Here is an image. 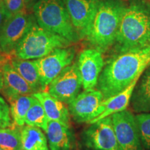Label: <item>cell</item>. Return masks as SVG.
Wrapping results in <instances>:
<instances>
[{
  "label": "cell",
  "mask_w": 150,
  "mask_h": 150,
  "mask_svg": "<svg viewBox=\"0 0 150 150\" xmlns=\"http://www.w3.org/2000/svg\"><path fill=\"white\" fill-rule=\"evenodd\" d=\"M150 65V45L120 52L110 59L99 75L97 90L104 100L125 91Z\"/></svg>",
  "instance_id": "1"
},
{
  "label": "cell",
  "mask_w": 150,
  "mask_h": 150,
  "mask_svg": "<svg viewBox=\"0 0 150 150\" xmlns=\"http://www.w3.org/2000/svg\"><path fill=\"white\" fill-rule=\"evenodd\" d=\"M115 42L119 52L150 45V4L134 0L125 7Z\"/></svg>",
  "instance_id": "2"
},
{
  "label": "cell",
  "mask_w": 150,
  "mask_h": 150,
  "mask_svg": "<svg viewBox=\"0 0 150 150\" xmlns=\"http://www.w3.org/2000/svg\"><path fill=\"white\" fill-rule=\"evenodd\" d=\"M125 7L120 1L101 0L86 37L95 49L103 52L115 42Z\"/></svg>",
  "instance_id": "3"
},
{
  "label": "cell",
  "mask_w": 150,
  "mask_h": 150,
  "mask_svg": "<svg viewBox=\"0 0 150 150\" xmlns=\"http://www.w3.org/2000/svg\"><path fill=\"white\" fill-rule=\"evenodd\" d=\"M38 25L71 43L79 40L64 4L61 0H40L33 7Z\"/></svg>",
  "instance_id": "4"
},
{
  "label": "cell",
  "mask_w": 150,
  "mask_h": 150,
  "mask_svg": "<svg viewBox=\"0 0 150 150\" xmlns=\"http://www.w3.org/2000/svg\"><path fill=\"white\" fill-rule=\"evenodd\" d=\"M71 42L33 23L19 42L14 51L16 57L24 60L38 59L56 48L67 47Z\"/></svg>",
  "instance_id": "5"
},
{
  "label": "cell",
  "mask_w": 150,
  "mask_h": 150,
  "mask_svg": "<svg viewBox=\"0 0 150 150\" xmlns=\"http://www.w3.org/2000/svg\"><path fill=\"white\" fill-rule=\"evenodd\" d=\"M74 56V49L67 47L56 48L48 55L35 59L42 91L50 85L63 69L71 65Z\"/></svg>",
  "instance_id": "6"
},
{
  "label": "cell",
  "mask_w": 150,
  "mask_h": 150,
  "mask_svg": "<svg viewBox=\"0 0 150 150\" xmlns=\"http://www.w3.org/2000/svg\"><path fill=\"white\" fill-rule=\"evenodd\" d=\"M111 116L119 150H142L135 116L128 110Z\"/></svg>",
  "instance_id": "7"
},
{
  "label": "cell",
  "mask_w": 150,
  "mask_h": 150,
  "mask_svg": "<svg viewBox=\"0 0 150 150\" xmlns=\"http://www.w3.org/2000/svg\"><path fill=\"white\" fill-rule=\"evenodd\" d=\"M49 86L50 95L68 104L79 94L83 87L77 63L71 64L63 69Z\"/></svg>",
  "instance_id": "8"
},
{
  "label": "cell",
  "mask_w": 150,
  "mask_h": 150,
  "mask_svg": "<svg viewBox=\"0 0 150 150\" xmlns=\"http://www.w3.org/2000/svg\"><path fill=\"white\" fill-rule=\"evenodd\" d=\"M103 100V95L99 90L84 91L69 103V112L77 122L89 123L102 112L100 106Z\"/></svg>",
  "instance_id": "9"
},
{
  "label": "cell",
  "mask_w": 150,
  "mask_h": 150,
  "mask_svg": "<svg viewBox=\"0 0 150 150\" xmlns=\"http://www.w3.org/2000/svg\"><path fill=\"white\" fill-rule=\"evenodd\" d=\"M101 0H63L80 39L87 37Z\"/></svg>",
  "instance_id": "10"
},
{
  "label": "cell",
  "mask_w": 150,
  "mask_h": 150,
  "mask_svg": "<svg viewBox=\"0 0 150 150\" xmlns=\"http://www.w3.org/2000/svg\"><path fill=\"white\" fill-rule=\"evenodd\" d=\"M86 145L94 150H119L111 116L91 124L83 132Z\"/></svg>",
  "instance_id": "11"
},
{
  "label": "cell",
  "mask_w": 150,
  "mask_h": 150,
  "mask_svg": "<svg viewBox=\"0 0 150 150\" xmlns=\"http://www.w3.org/2000/svg\"><path fill=\"white\" fill-rule=\"evenodd\" d=\"M33 24L24 11L14 15L6 21L0 30V47L6 53H14L16 47Z\"/></svg>",
  "instance_id": "12"
},
{
  "label": "cell",
  "mask_w": 150,
  "mask_h": 150,
  "mask_svg": "<svg viewBox=\"0 0 150 150\" xmlns=\"http://www.w3.org/2000/svg\"><path fill=\"white\" fill-rule=\"evenodd\" d=\"M77 66L84 91L94 89L104 66L102 52L95 48L82 51L79 56Z\"/></svg>",
  "instance_id": "13"
},
{
  "label": "cell",
  "mask_w": 150,
  "mask_h": 150,
  "mask_svg": "<svg viewBox=\"0 0 150 150\" xmlns=\"http://www.w3.org/2000/svg\"><path fill=\"white\" fill-rule=\"evenodd\" d=\"M1 79V88H3L5 96L8 101L20 95H33L34 93L31 86L13 67L10 62L2 66Z\"/></svg>",
  "instance_id": "14"
},
{
  "label": "cell",
  "mask_w": 150,
  "mask_h": 150,
  "mask_svg": "<svg viewBox=\"0 0 150 150\" xmlns=\"http://www.w3.org/2000/svg\"><path fill=\"white\" fill-rule=\"evenodd\" d=\"M33 95L42 104L49 121L58 122L70 127V114L65 103L47 92H38L33 93Z\"/></svg>",
  "instance_id": "15"
},
{
  "label": "cell",
  "mask_w": 150,
  "mask_h": 150,
  "mask_svg": "<svg viewBox=\"0 0 150 150\" xmlns=\"http://www.w3.org/2000/svg\"><path fill=\"white\" fill-rule=\"evenodd\" d=\"M140 76H141L137 77L134 81V82L129 87H127L125 91L118 93L115 96L103 101L100 106L102 112L99 116H97L96 118L90 122L89 124L91 125V124L96 122L104 119L105 117L112 115V114L126 110L131 101L135 86L137 84L138 81L140 79Z\"/></svg>",
  "instance_id": "16"
},
{
  "label": "cell",
  "mask_w": 150,
  "mask_h": 150,
  "mask_svg": "<svg viewBox=\"0 0 150 150\" xmlns=\"http://www.w3.org/2000/svg\"><path fill=\"white\" fill-rule=\"evenodd\" d=\"M50 150H72L73 136L69 127L55 121H49L46 130Z\"/></svg>",
  "instance_id": "17"
},
{
  "label": "cell",
  "mask_w": 150,
  "mask_h": 150,
  "mask_svg": "<svg viewBox=\"0 0 150 150\" xmlns=\"http://www.w3.org/2000/svg\"><path fill=\"white\" fill-rule=\"evenodd\" d=\"M140 77V82L136 85L131 96V106L136 112H150V65Z\"/></svg>",
  "instance_id": "18"
},
{
  "label": "cell",
  "mask_w": 150,
  "mask_h": 150,
  "mask_svg": "<svg viewBox=\"0 0 150 150\" xmlns=\"http://www.w3.org/2000/svg\"><path fill=\"white\" fill-rule=\"evenodd\" d=\"M10 63L15 70L29 83L34 93L42 91L35 60H24L14 57Z\"/></svg>",
  "instance_id": "19"
},
{
  "label": "cell",
  "mask_w": 150,
  "mask_h": 150,
  "mask_svg": "<svg viewBox=\"0 0 150 150\" xmlns=\"http://www.w3.org/2000/svg\"><path fill=\"white\" fill-rule=\"evenodd\" d=\"M20 132L22 150H50L47 136L40 128L22 126Z\"/></svg>",
  "instance_id": "20"
},
{
  "label": "cell",
  "mask_w": 150,
  "mask_h": 150,
  "mask_svg": "<svg viewBox=\"0 0 150 150\" xmlns=\"http://www.w3.org/2000/svg\"><path fill=\"white\" fill-rule=\"evenodd\" d=\"M36 98L33 95H23L17 96L9 100L11 118L17 126L22 127L25 124V117Z\"/></svg>",
  "instance_id": "21"
},
{
  "label": "cell",
  "mask_w": 150,
  "mask_h": 150,
  "mask_svg": "<svg viewBox=\"0 0 150 150\" xmlns=\"http://www.w3.org/2000/svg\"><path fill=\"white\" fill-rule=\"evenodd\" d=\"M0 148L4 150H22L20 130L13 126L0 128Z\"/></svg>",
  "instance_id": "22"
},
{
  "label": "cell",
  "mask_w": 150,
  "mask_h": 150,
  "mask_svg": "<svg viewBox=\"0 0 150 150\" xmlns=\"http://www.w3.org/2000/svg\"><path fill=\"white\" fill-rule=\"evenodd\" d=\"M49 120L42 104L36 99L28 110L25 117V124L29 126L38 127L45 131L47 129Z\"/></svg>",
  "instance_id": "23"
},
{
  "label": "cell",
  "mask_w": 150,
  "mask_h": 150,
  "mask_svg": "<svg viewBox=\"0 0 150 150\" xmlns=\"http://www.w3.org/2000/svg\"><path fill=\"white\" fill-rule=\"evenodd\" d=\"M135 118L142 147L150 150V112H142Z\"/></svg>",
  "instance_id": "24"
},
{
  "label": "cell",
  "mask_w": 150,
  "mask_h": 150,
  "mask_svg": "<svg viewBox=\"0 0 150 150\" xmlns=\"http://www.w3.org/2000/svg\"><path fill=\"white\" fill-rule=\"evenodd\" d=\"M2 2L8 19L14 15L24 11L25 2L24 0H2Z\"/></svg>",
  "instance_id": "25"
},
{
  "label": "cell",
  "mask_w": 150,
  "mask_h": 150,
  "mask_svg": "<svg viewBox=\"0 0 150 150\" xmlns=\"http://www.w3.org/2000/svg\"><path fill=\"white\" fill-rule=\"evenodd\" d=\"M10 108L4 99L0 96V128L12 126Z\"/></svg>",
  "instance_id": "26"
},
{
  "label": "cell",
  "mask_w": 150,
  "mask_h": 150,
  "mask_svg": "<svg viewBox=\"0 0 150 150\" xmlns=\"http://www.w3.org/2000/svg\"><path fill=\"white\" fill-rule=\"evenodd\" d=\"M15 54L6 53L0 47V88H2V79H1V68L5 63L10 62L13 58L15 57Z\"/></svg>",
  "instance_id": "27"
},
{
  "label": "cell",
  "mask_w": 150,
  "mask_h": 150,
  "mask_svg": "<svg viewBox=\"0 0 150 150\" xmlns=\"http://www.w3.org/2000/svg\"><path fill=\"white\" fill-rule=\"evenodd\" d=\"M7 20H8V18H7L4 8L2 0H0V30L1 29L3 25Z\"/></svg>",
  "instance_id": "28"
},
{
  "label": "cell",
  "mask_w": 150,
  "mask_h": 150,
  "mask_svg": "<svg viewBox=\"0 0 150 150\" xmlns=\"http://www.w3.org/2000/svg\"><path fill=\"white\" fill-rule=\"evenodd\" d=\"M24 1L25 3H27V2H29V1H31V0H24Z\"/></svg>",
  "instance_id": "29"
},
{
  "label": "cell",
  "mask_w": 150,
  "mask_h": 150,
  "mask_svg": "<svg viewBox=\"0 0 150 150\" xmlns=\"http://www.w3.org/2000/svg\"><path fill=\"white\" fill-rule=\"evenodd\" d=\"M0 150H4V149H1V148H0Z\"/></svg>",
  "instance_id": "30"
}]
</instances>
